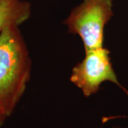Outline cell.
<instances>
[{
    "instance_id": "cell-1",
    "label": "cell",
    "mask_w": 128,
    "mask_h": 128,
    "mask_svg": "<svg viewBox=\"0 0 128 128\" xmlns=\"http://www.w3.org/2000/svg\"><path fill=\"white\" fill-rule=\"evenodd\" d=\"M32 72V59L24 38L16 24L0 34V110L8 118L24 94Z\"/></svg>"
},
{
    "instance_id": "cell-2",
    "label": "cell",
    "mask_w": 128,
    "mask_h": 128,
    "mask_svg": "<svg viewBox=\"0 0 128 128\" xmlns=\"http://www.w3.org/2000/svg\"><path fill=\"white\" fill-rule=\"evenodd\" d=\"M113 0H82L64 24L82 40L85 52L103 47L104 28L114 15Z\"/></svg>"
},
{
    "instance_id": "cell-3",
    "label": "cell",
    "mask_w": 128,
    "mask_h": 128,
    "mask_svg": "<svg viewBox=\"0 0 128 128\" xmlns=\"http://www.w3.org/2000/svg\"><path fill=\"white\" fill-rule=\"evenodd\" d=\"M84 58L72 69L70 82L80 88L86 97L99 90L101 84L110 81L116 84L128 94L120 83L110 58V51L103 47L85 52Z\"/></svg>"
},
{
    "instance_id": "cell-4",
    "label": "cell",
    "mask_w": 128,
    "mask_h": 128,
    "mask_svg": "<svg viewBox=\"0 0 128 128\" xmlns=\"http://www.w3.org/2000/svg\"><path fill=\"white\" fill-rule=\"evenodd\" d=\"M32 14L30 2L26 0H0V34L7 25L20 26Z\"/></svg>"
},
{
    "instance_id": "cell-5",
    "label": "cell",
    "mask_w": 128,
    "mask_h": 128,
    "mask_svg": "<svg viewBox=\"0 0 128 128\" xmlns=\"http://www.w3.org/2000/svg\"><path fill=\"white\" fill-rule=\"evenodd\" d=\"M7 118L8 117L2 111L0 110V128H2V127L3 126V124L5 122V121H6Z\"/></svg>"
},
{
    "instance_id": "cell-6",
    "label": "cell",
    "mask_w": 128,
    "mask_h": 128,
    "mask_svg": "<svg viewBox=\"0 0 128 128\" xmlns=\"http://www.w3.org/2000/svg\"></svg>"
}]
</instances>
